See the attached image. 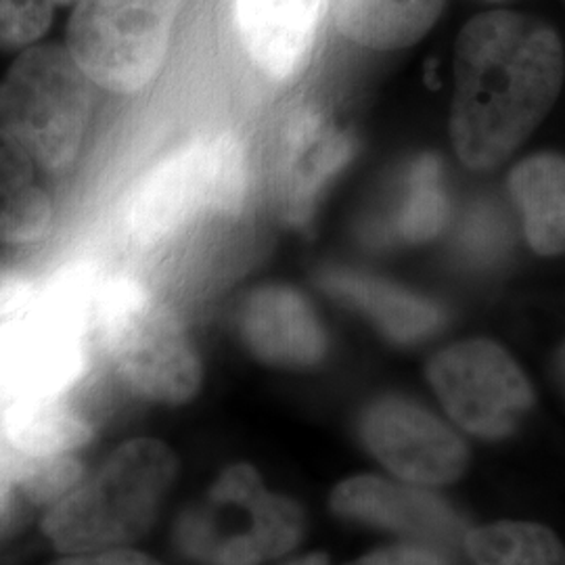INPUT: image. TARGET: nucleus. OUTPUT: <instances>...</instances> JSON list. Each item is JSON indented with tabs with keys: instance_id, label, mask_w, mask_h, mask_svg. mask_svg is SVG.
<instances>
[{
	"instance_id": "nucleus-6",
	"label": "nucleus",
	"mask_w": 565,
	"mask_h": 565,
	"mask_svg": "<svg viewBox=\"0 0 565 565\" xmlns=\"http://www.w3.org/2000/svg\"><path fill=\"white\" fill-rule=\"evenodd\" d=\"M90 90L93 82L67 46H28L0 81V128L42 170H65L81 151L93 105Z\"/></svg>"
},
{
	"instance_id": "nucleus-4",
	"label": "nucleus",
	"mask_w": 565,
	"mask_h": 565,
	"mask_svg": "<svg viewBox=\"0 0 565 565\" xmlns=\"http://www.w3.org/2000/svg\"><path fill=\"white\" fill-rule=\"evenodd\" d=\"M303 513L270 492L254 467L224 469L174 527L182 555L198 565H264L302 541Z\"/></svg>"
},
{
	"instance_id": "nucleus-27",
	"label": "nucleus",
	"mask_w": 565,
	"mask_h": 565,
	"mask_svg": "<svg viewBox=\"0 0 565 565\" xmlns=\"http://www.w3.org/2000/svg\"><path fill=\"white\" fill-rule=\"evenodd\" d=\"M76 0H53L55 7H65V4H74Z\"/></svg>"
},
{
	"instance_id": "nucleus-23",
	"label": "nucleus",
	"mask_w": 565,
	"mask_h": 565,
	"mask_svg": "<svg viewBox=\"0 0 565 565\" xmlns=\"http://www.w3.org/2000/svg\"><path fill=\"white\" fill-rule=\"evenodd\" d=\"M51 565H162L153 562L151 557L126 551V548H109V551H95V553H78L67 555L60 562Z\"/></svg>"
},
{
	"instance_id": "nucleus-11",
	"label": "nucleus",
	"mask_w": 565,
	"mask_h": 565,
	"mask_svg": "<svg viewBox=\"0 0 565 565\" xmlns=\"http://www.w3.org/2000/svg\"><path fill=\"white\" fill-rule=\"evenodd\" d=\"M245 348L264 364L310 369L323 363L329 340L312 303L289 285H264L239 312Z\"/></svg>"
},
{
	"instance_id": "nucleus-19",
	"label": "nucleus",
	"mask_w": 565,
	"mask_h": 565,
	"mask_svg": "<svg viewBox=\"0 0 565 565\" xmlns=\"http://www.w3.org/2000/svg\"><path fill=\"white\" fill-rule=\"evenodd\" d=\"M465 551L476 565H565V546L545 527L530 522H497L471 527Z\"/></svg>"
},
{
	"instance_id": "nucleus-28",
	"label": "nucleus",
	"mask_w": 565,
	"mask_h": 565,
	"mask_svg": "<svg viewBox=\"0 0 565 565\" xmlns=\"http://www.w3.org/2000/svg\"><path fill=\"white\" fill-rule=\"evenodd\" d=\"M562 366H564V375H565V348H564V356H562Z\"/></svg>"
},
{
	"instance_id": "nucleus-21",
	"label": "nucleus",
	"mask_w": 565,
	"mask_h": 565,
	"mask_svg": "<svg viewBox=\"0 0 565 565\" xmlns=\"http://www.w3.org/2000/svg\"><path fill=\"white\" fill-rule=\"evenodd\" d=\"M53 0H0V51H23L49 32Z\"/></svg>"
},
{
	"instance_id": "nucleus-18",
	"label": "nucleus",
	"mask_w": 565,
	"mask_h": 565,
	"mask_svg": "<svg viewBox=\"0 0 565 565\" xmlns=\"http://www.w3.org/2000/svg\"><path fill=\"white\" fill-rule=\"evenodd\" d=\"M30 153L0 128V242L30 245L49 235L53 202Z\"/></svg>"
},
{
	"instance_id": "nucleus-10",
	"label": "nucleus",
	"mask_w": 565,
	"mask_h": 565,
	"mask_svg": "<svg viewBox=\"0 0 565 565\" xmlns=\"http://www.w3.org/2000/svg\"><path fill=\"white\" fill-rule=\"evenodd\" d=\"M329 505L345 520L422 543L448 545L461 541L467 532L459 513L429 488L373 473L340 482L331 492Z\"/></svg>"
},
{
	"instance_id": "nucleus-25",
	"label": "nucleus",
	"mask_w": 565,
	"mask_h": 565,
	"mask_svg": "<svg viewBox=\"0 0 565 565\" xmlns=\"http://www.w3.org/2000/svg\"><path fill=\"white\" fill-rule=\"evenodd\" d=\"M285 565H329V559L323 553H312V555H303L300 559H294Z\"/></svg>"
},
{
	"instance_id": "nucleus-20",
	"label": "nucleus",
	"mask_w": 565,
	"mask_h": 565,
	"mask_svg": "<svg viewBox=\"0 0 565 565\" xmlns=\"http://www.w3.org/2000/svg\"><path fill=\"white\" fill-rule=\"evenodd\" d=\"M446 221L448 198L443 189V168L438 158L424 156L408 172L406 193L394 216V233L403 242H429L445 228Z\"/></svg>"
},
{
	"instance_id": "nucleus-17",
	"label": "nucleus",
	"mask_w": 565,
	"mask_h": 565,
	"mask_svg": "<svg viewBox=\"0 0 565 565\" xmlns=\"http://www.w3.org/2000/svg\"><path fill=\"white\" fill-rule=\"evenodd\" d=\"M446 0H329L343 36L375 51H396L422 41Z\"/></svg>"
},
{
	"instance_id": "nucleus-24",
	"label": "nucleus",
	"mask_w": 565,
	"mask_h": 565,
	"mask_svg": "<svg viewBox=\"0 0 565 565\" xmlns=\"http://www.w3.org/2000/svg\"><path fill=\"white\" fill-rule=\"evenodd\" d=\"M28 291L25 277L7 266H0V312H7L13 303L20 302Z\"/></svg>"
},
{
	"instance_id": "nucleus-8",
	"label": "nucleus",
	"mask_w": 565,
	"mask_h": 565,
	"mask_svg": "<svg viewBox=\"0 0 565 565\" xmlns=\"http://www.w3.org/2000/svg\"><path fill=\"white\" fill-rule=\"evenodd\" d=\"M425 373L446 415L467 434L486 440L515 431L534 403L522 366L490 340L448 345L431 356Z\"/></svg>"
},
{
	"instance_id": "nucleus-13",
	"label": "nucleus",
	"mask_w": 565,
	"mask_h": 565,
	"mask_svg": "<svg viewBox=\"0 0 565 565\" xmlns=\"http://www.w3.org/2000/svg\"><path fill=\"white\" fill-rule=\"evenodd\" d=\"M323 0H235L249 61L273 81L300 74L312 55Z\"/></svg>"
},
{
	"instance_id": "nucleus-14",
	"label": "nucleus",
	"mask_w": 565,
	"mask_h": 565,
	"mask_svg": "<svg viewBox=\"0 0 565 565\" xmlns=\"http://www.w3.org/2000/svg\"><path fill=\"white\" fill-rule=\"evenodd\" d=\"M319 281L333 298L366 315L392 342H422L438 333L446 321L438 303L363 273L333 268Z\"/></svg>"
},
{
	"instance_id": "nucleus-16",
	"label": "nucleus",
	"mask_w": 565,
	"mask_h": 565,
	"mask_svg": "<svg viewBox=\"0 0 565 565\" xmlns=\"http://www.w3.org/2000/svg\"><path fill=\"white\" fill-rule=\"evenodd\" d=\"M530 247L541 256L565 254V158L539 153L518 163L509 177Z\"/></svg>"
},
{
	"instance_id": "nucleus-26",
	"label": "nucleus",
	"mask_w": 565,
	"mask_h": 565,
	"mask_svg": "<svg viewBox=\"0 0 565 565\" xmlns=\"http://www.w3.org/2000/svg\"><path fill=\"white\" fill-rule=\"evenodd\" d=\"M162 7H166L168 11H172L174 15H177V11H179V7L182 4V0H158Z\"/></svg>"
},
{
	"instance_id": "nucleus-3",
	"label": "nucleus",
	"mask_w": 565,
	"mask_h": 565,
	"mask_svg": "<svg viewBox=\"0 0 565 565\" xmlns=\"http://www.w3.org/2000/svg\"><path fill=\"white\" fill-rule=\"evenodd\" d=\"M170 446L139 438L114 450L42 520L44 536L67 555L126 548L160 515L177 480Z\"/></svg>"
},
{
	"instance_id": "nucleus-7",
	"label": "nucleus",
	"mask_w": 565,
	"mask_h": 565,
	"mask_svg": "<svg viewBox=\"0 0 565 565\" xmlns=\"http://www.w3.org/2000/svg\"><path fill=\"white\" fill-rule=\"evenodd\" d=\"M172 20L158 0H76L65 46L93 84L132 95L160 74Z\"/></svg>"
},
{
	"instance_id": "nucleus-22",
	"label": "nucleus",
	"mask_w": 565,
	"mask_h": 565,
	"mask_svg": "<svg viewBox=\"0 0 565 565\" xmlns=\"http://www.w3.org/2000/svg\"><path fill=\"white\" fill-rule=\"evenodd\" d=\"M348 565H450L445 553L429 545L385 546Z\"/></svg>"
},
{
	"instance_id": "nucleus-15",
	"label": "nucleus",
	"mask_w": 565,
	"mask_h": 565,
	"mask_svg": "<svg viewBox=\"0 0 565 565\" xmlns=\"http://www.w3.org/2000/svg\"><path fill=\"white\" fill-rule=\"evenodd\" d=\"M350 142L331 124L303 111L289 124L282 141L277 186L287 214L302 221L331 174L348 160Z\"/></svg>"
},
{
	"instance_id": "nucleus-2",
	"label": "nucleus",
	"mask_w": 565,
	"mask_h": 565,
	"mask_svg": "<svg viewBox=\"0 0 565 565\" xmlns=\"http://www.w3.org/2000/svg\"><path fill=\"white\" fill-rule=\"evenodd\" d=\"M84 331L121 384L145 401L189 403L202 387V359L179 315L132 279L95 281Z\"/></svg>"
},
{
	"instance_id": "nucleus-12",
	"label": "nucleus",
	"mask_w": 565,
	"mask_h": 565,
	"mask_svg": "<svg viewBox=\"0 0 565 565\" xmlns=\"http://www.w3.org/2000/svg\"><path fill=\"white\" fill-rule=\"evenodd\" d=\"M93 384L11 398L2 417V436L18 457L76 455L95 438Z\"/></svg>"
},
{
	"instance_id": "nucleus-5",
	"label": "nucleus",
	"mask_w": 565,
	"mask_h": 565,
	"mask_svg": "<svg viewBox=\"0 0 565 565\" xmlns=\"http://www.w3.org/2000/svg\"><path fill=\"white\" fill-rule=\"evenodd\" d=\"M247 163L242 142L223 132L186 145L153 166L126 207L128 233L141 247H160L193 224L242 210Z\"/></svg>"
},
{
	"instance_id": "nucleus-1",
	"label": "nucleus",
	"mask_w": 565,
	"mask_h": 565,
	"mask_svg": "<svg viewBox=\"0 0 565 565\" xmlns=\"http://www.w3.org/2000/svg\"><path fill=\"white\" fill-rule=\"evenodd\" d=\"M564 84V46L545 21L488 11L469 21L455 46L450 135L459 160L488 170L545 120Z\"/></svg>"
},
{
	"instance_id": "nucleus-9",
	"label": "nucleus",
	"mask_w": 565,
	"mask_h": 565,
	"mask_svg": "<svg viewBox=\"0 0 565 565\" xmlns=\"http://www.w3.org/2000/svg\"><path fill=\"white\" fill-rule=\"evenodd\" d=\"M359 431L364 448L396 480L434 488L452 484L467 471L469 448L461 436L404 396H384L369 404Z\"/></svg>"
}]
</instances>
